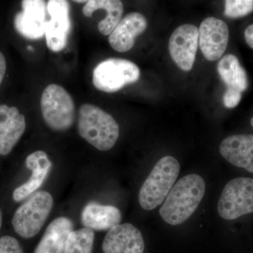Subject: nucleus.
Instances as JSON below:
<instances>
[{"mask_svg": "<svg viewBox=\"0 0 253 253\" xmlns=\"http://www.w3.org/2000/svg\"><path fill=\"white\" fill-rule=\"evenodd\" d=\"M206 192V182L202 176L188 174L173 186L160 208L163 221L169 225L183 224L196 211Z\"/></svg>", "mask_w": 253, "mask_h": 253, "instance_id": "nucleus-1", "label": "nucleus"}, {"mask_svg": "<svg viewBox=\"0 0 253 253\" xmlns=\"http://www.w3.org/2000/svg\"><path fill=\"white\" fill-rule=\"evenodd\" d=\"M78 131L82 138L101 151L112 149L120 134L119 126L113 116L90 104L80 107Z\"/></svg>", "mask_w": 253, "mask_h": 253, "instance_id": "nucleus-2", "label": "nucleus"}, {"mask_svg": "<svg viewBox=\"0 0 253 253\" xmlns=\"http://www.w3.org/2000/svg\"><path fill=\"white\" fill-rule=\"evenodd\" d=\"M180 171V165L172 156L161 158L141 186L139 203L145 211H152L164 202Z\"/></svg>", "mask_w": 253, "mask_h": 253, "instance_id": "nucleus-3", "label": "nucleus"}, {"mask_svg": "<svg viewBox=\"0 0 253 253\" xmlns=\"http://www.w3.org/2000/svg\"><path fill=\"white\" fill-rule=\"evenodd\" d=\"M41 106L43 120L55 131H66L73 126L76 106L71 95L62 86L51 84L42 94Z\"/></svg>", "mask_w": 253, "mask_h": 253, "instance_id": "nucleus-4", "label": "nucleus"}, {"mask_svg": "<svg viewBox=\"0 0 253 253\" xmlns=\"http://www.w3.org/2000/svg\"><path fill=\"white\" fill-rule=\"evenodd\" d=\"M54 205L52 196L41 191L33 195L15 212L12 225L18 235L31 239L41 230Z\"/></svg>", "mask_w": 253, "mask_h": 253, "instance_id": "nucleus-5", "label": "nucleus"}, {"mask_svg": "<svg viewBox=\"0 0 253 253\" xmlns=\"http://www.w3.org/2000/svg\"><path fill=\"white\" fill-rule=\"evenodd\" d=\"M140 70L129 60L111 58L100 62L93 71V84L98 90L114 93L136 83Z\"/></svg>", "mask_w": 253, "mask_h": 253, "instance_id": "nucleus-6", "label": "nucleus"}, {"mask_svg": "<svg viewBox=\"0 0 253 253\" xmlns=\"http://www.w3.org/2000/svg\"><path fill=\"white\" fill-rule=\"evenodd\" d=\"M217 211L226 220L253 212V179L238 177L229 181L219 197Z\"/></svg>", "mask_w": 253, "mask_h": 253, "instance_id": "nucleus-7", "label": "nucleus"}, {"mask_svg": "<svg viewBox=\"0 0 253 253\" xmlns=\"http://www.w3.org/2000/svg\"><path fill=\"white\" fill-rule=\"evenodd\" d=\"M46 9L49 21H46V45L51 51L59 52L66 46L71 31L70 5L67 0H48Z\"/></svg>", "mask_w": 253, "mask_h": 253, "instance_id": "nucleus-8", "label": "nucleus"}, {"mask_svg": "<svg viewBox=\"0 0 253 253\" xmlns=\"http://www.w3.org/2000/svg\"><path fill=\"white\" fill-rule=\"evenodd\" d=\"M199 46V29L184 24L173 32L169 41V51L176 66L184 71L192 69Z\"/></svg>", "mask_w": 253, "mask_h": 253, "instance_id": "nucleus-9", "label": "nucleus"}, {"mask_svg": "<svg viewBox=\"0 0 253 253\" xmlns=\"http://www.w3.org/2000/svg\"><path fill=\"white\" fill-rule=\"evenodd\" d=\"M229 39V28L222 20L208 17L201 23L199 29V45L208 61L220 59L225 52Z\"/></svg>", "mask_w": 253, "mask_h": 253, "instance_id": "nucleus-10", "label": "nucleus"}, {"mask_svg": "<svg viewBox=\"0 0 253 253\" xmlns=\"http://www.w3.org/2000/svg\"><path fill=\"white\" fill-rule=\"evenodd\" d=\"M23 11L14 18L20 35L29 40H39L45 35L46 3L44 0H22Z\"/></svg>", "mask_w": 253, "mask_h": 253, "instance_id": "nucleus-11", "label": "nucleus"}, {"mask_svg": "<svg viewBox=\"0 0 253 253\" xmlns=\"http://www.w3.org/2000/svg\"><path fill=\"white\" fill-rule=\"evenodd\" d=\"M144 249L141 231L129 223L119 224L109 229L102 244L104 253H143Z\"/></svg>", "mask_w": 253, "mask_h": 253, "instance_id": "nucleus-12", "label": "nucleus"}, {"mask_svg": "<svg viewBox=\"0 0 253 253\" xmlns=\"http://www.w3.org/2000/svg\"><path fill=\"white\" fill-rule=\"evenodd\" d=\"M147 26V19L141 13L126 15L109 35L110 45L118 52L129 51L135 43L136 37L142 34Z\"/></svg>", "mask_w": 253, "mask_h": 253, "instance_id": "nucleus-13", "label": "nucleus"}, {"mask_svg": "<svg viewBox=\"0 0 253 253\" xmlns=\"http://www.w3.org/2000/svg\"><path fill=\"white\" fill-rule=\"evenodd\" d=\"M24 116L14 106L0 105V154H9L26 130Z\"/></svg>", "mask_w": 253, "mask_h": 253, "instance_id": "nucleus-14", "label": "nucleus"}, {"mask_svg": "<svg viewBox=\"0 0 253 253\" xmlns=\"http://www.w3.org/2000/svg\"><path fill=\"white\" fill-rule=\"evenodd\" d=\"M219 153L228 162L253 173V135L236 134L225 138L219 145Z\"/></svg>", "mask_w": 253, "mask_h": 253, "instance_id": "nucleus-15", "label": "nucleus"}, {"mask_svg": "<svg viewBox=\"0 0 253 253\" xmlns=\"http://www.w3.org/2000/svg\"><path fill=\"white\" fill-rule=\"evenodd\" d=\"M26 166L32 171L31 177L26 182L16 188L13 193V199L20 202L27 199L35 191L39 189L46 179L52 163L45 151H37L26 158Z\"/></svg>", "mask_w": 253, "mask_h": 253, "instance_id": "nucleus-16", "label": "nucleus"}, {"mask_svg": "<svg viewBox=\"0 0 253 253\" xmlns=\"http://www.w3.org/2000/svg\"><path fill=\"white\" fill-rule=\"evenodd\" d=\"M122 214L118 208L90 202L83 208L81 221L84 227L93 231L109 230L121 224Z\"/></svg>", "mask_w": 253, "mask_h": 253, "instance_id": "nucleus-17", "label": "nucleus"}, {"mask_svg": "<svg viewBox=\"0 0 253 253\" xmlns=\"http://www.w3.org/2000/svg\"><path fill=\"white\" fill-rule=\"evenodd\" d=\"M73 231V221L69 218H56L46 228L33 253H63L68 236Z\"/></svg>", "mask_w": 253, "mask_h": 253, "instance_id": "nucleus-18", "label": "nucleus"}, {"mask_svg": "<svg viewBox=\"0 0 253 253\" xmlns=\"http://www.w3.org/2000/svg\"><path fill=\"white\" fill-rule=\"evenodd\" d=\"M100 10H104L106 15L98 23V29L103 36H109L122 19L124 6L121 0H89L83 13L85 17H92Z\"/></svg>", "mask_w": 253, "mask_h": 253, "instance_id": "nucleus-19", "label": "nucleus"}, {"mask_svg": "<svg viewBox=\"0 0 253 253\" xmlns=\"http://www.w3.org/2000/svg\"><path fill=\"white\" fill-rule=\"evenodd\" d=\"M217 70L227 88L244 92L249 87L247 73L234 55L223 56L218 63Z\"/></svg>", "mask_w": 253, "mask_h": 253, "instance_id": "nucleus-20", "label": "nucleus"}, {"mask_svg": "<svg viewBox=\"0 0 253 253\" xmlns=\"http://www.w3.org/2000/svg\"><path fill=\"white\" fill-rule=\"evenodd\" d=\"M94 232L84 227L73 231L68 236L63 253H92Z\"/></svg>", "mask_w": 253, "mask_h": 253, "instance_id": "nucleus-21", "label": "nucleus"}, {"mask_svg": "<svg viewBox=\"0 0 253 253\" xmlns=\"http://www.w3.org/2000/svg\"><path fill=\"white\" fill-rule=\"evenodd\" d=\"M253 12V0H225L224 15L230 18L245 17Z\"/></svg>", "mask_w": 253, "mask_h": 253, "instance_id": "nucleus-22", "label": "nucleus"}, {"mask_svg": "<svg viewBox=\"0 0 253 253\" xmlns=\"http://www.w3.org/2000/svg\"><path fill=\"white\" fill-rule=\"evenodd\" d=\"M0 253H23V251L15 238L4 236L0 239Z\"/></svg>", "mask_w": 253, "mask_h": 253, "instance_id": "nucleus-23", "label": "nucleus"}, {"mask_svg": "<svg viewBox=\"0 0 253 253\" xmlns=\"http://www.w3.org/2000/svg\"><path fill=\"white\" fill-rule=\"evenodd\" d=\"M241 98L242 92L236 89L227 88L223 97V102L227 109H234L239 105Z\"/></svg>", "mask_w": 253, "mask_h": 253, "instance_id": "nucleus-24", "label": "nucleus"}, {"mask_svg": "<svg viewBox=\"0 0 253 253\" xmlns=\"http://www.w3.org/2000/svg\"><path fill=\"white\" fill-rule=\"evenodd\" d=\"M245 41L248 45L253 49V24L250 25L246 28L244 33Z\"/></svg>", "mask_w": 253, "mask_h": 253, "instance_id": "nucleus-25", "label": "nucleus"}, {"mask_svg": "<svg viewBox=\"0 0 253 253\" xmlns=\"http://www.w3.org/2000/svg\"><path fill=\"white\" fill-rule=\"evenodd\" d=\"M6 70V59H5L4 55L0 51V85H1L3 80H4Z\"/></svg>", "mask_w": 253, "mask_h": 253, "instance_id": "nucleus-26", "label": "nucleus"}, {"mask_svg": "<svg viewBox=\"0 0 253 253\" xmlns=\"http://www.w3.org/2000/svg\"><path fill=\"white\" fill-rule=\"evenodd\" d=\"M73 1H76V2L78 3H84L87 2L89 0H73Z\"/></svg>", "mask_w": 253, "mask_h": 253, "instance_id": "nucleus-27", "label": "nucleus"}, {"mask_svg": "<svg viewBox=\"0 0 253 253\" xmlns=\"http://www.w3.org/2000/svg\"><path fill=\"white\" fill-rule=\"evenodd\" d=\"M1 221H2V215H1V211H0V229H1Z\"/></svg>", "mask_w": 253, "mask_h": 253, "instance_id": "nucleus-28", "label": "nucleus"}, {"mask_svg": "<svg viewBox=\"0 0 253 253\" xmlns=\"http://www.w3.org/2000/svg\"><path fill=\"white\" fill-rule=\"evenodd\" d=\"M251 126H252L253 128V118H252V119H251Z\"/></svg>", "mask_w": 253, "mask_h": 253, "instance_id": "nucleus-29", "label": "nucleus"}]
</instances>
